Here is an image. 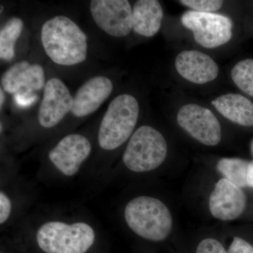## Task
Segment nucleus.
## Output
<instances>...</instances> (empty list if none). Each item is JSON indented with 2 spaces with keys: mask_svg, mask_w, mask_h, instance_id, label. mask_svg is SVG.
Segmentation results:
<instances>
[{
  "mask_svg": "<svg viewBox=\"0 0 253 253\" xmlns=\"http://www.w3.org/2000/svg\"><path fill=\"white\" fill-rule=\"evenodd\" d=\"M41 41L46 55L56 64L73 66L87 54L86 36L71 18L56 16L43 24Z\"/></svg>",
  "mask_w": 253,
  "mask_h": 253,
  "instance_id": "1",
  "label": "nucleus"
},
{
  "mask_svg": "<svg viewBox=\"0 0 253 253\" xmlns=\"http://www.w3.org/2000/svg\"><path fill=\"white\" fill-rule=\"evenodd\" d=\"M125 219L131 231L149 241H162L172 230V214L167 206L150 196L131 200L125 209Z\"/></svg>",
  "mask_w": 253,
  "mask_h": 253,
  "instance_id": "2",
  "label": "nucleus"
},
{
  "mask_svg": "<svg viewBox=\"0 0 253 253\" xmlns=\"http://www.w3.org/2000/svg\"><path fill=\"white\" fill-rule=\"evenodd\" d=\"M139 114L137 100L130 94H123L110 103L98 133L101 149H118L131 135Z\"/></svg>",
  "mask_w": 253,
  "mask_h": 253,
  "instance_id": "3",
  "label": "nucleus"
},
{
  "mask_svg": "<svg viewBox=\"0 0 253 253\" xmlns=\"http://www.w3.org/2000/svg\"><path fill=\"white\" fill-rule=\"evenodd\" d=\"M37 242L46 253H84L94 242L92 228L84 222L49 221L37 232Z\"/></svg>",
  "mask_w": 253,
  "mask_h": 253,
  "instance_id": "4",
  "label": "nucleus"
},
{
  "mask_svg": "<svg viewBox=\"0 0 253 253\" xmlns=\"http://www.w3.org/2000/svg\"><path fill=\"white\" fill-rule=\"evenodd\" d=\"M167 154V142L163 134L152 126H144L131 136L123 161L129 170L146 172L161 166Z\"/></svg>",
  "mask_w": 253,
  "mask_h": 253,
  "instance_id": "5",
  "label": "nucleus"
},
{
  "mask_svg": "<svg viewBox=\"0 0 253 253\" xmlns=\"http://www.w3.org/2000/svg\"><path fill=\"white\" fill-rule=\"evenodd\" d=\"M181 21L192 31L195 41L208 49L223 45L232 38V21L224 15L190 10L182 14Z\"/></svg>",
  "mask_w": 253,
  "mask_h": 253,
  "instance_id": "6",
  "label": "nucleus"
},
{
  "mask_svg": "<svg viewBox=\"0 0 253 253\" xmlns=\"http://www.w3.org/2000/svg\"><path fill=\"white\" fill-rule=\"evenodd\" d=\"M178 124L190 135L206 146L220 142V123L211 110L198 104L184 105L176 116Z\"/></svg>",
  "mask_w": 253,
  "mask_h": 253,
  "instance_id": "7",
  "label": "nucleus"
},
{
  "mask_svg": "<svg viewBox=\"0 0 253 253\" xmlns=\"http://www.w3.org/2000/svg\"><path fill=\"white\" fill-rule=\"evenodd\" d=\"M90 11L94 22L109 36H128L132 28V9L126 0H93Z\"/></svg>",
  "mask_w": 253,
  "mask_h": 253,
  "instance_id": "8",
  "label": "nucleus"
},
{
  "mask_svg": "<svg viewBox=\"0 0 253 253\" xmlns=\"http://www.w3.org/2000/svg\"><path fill=\"white\" fill-rule=\"evenodd\" d=\"M73 97L61 80L53 78L46 82L44 87L38 121L44 128L54 127L72 111Z\"/></svg>",
  "mask_w": 253,
  "mask_h": 253,
  "instance_id": "9",
  "label": "nucleus"
},
{
  "mask_svg": "<svg viewBox=\"0 0 253 253\" xmlns=\"http://www.w3.org/2000/svg\"><path fill=\"white\" fill-rule=\"evenodd\" d=\"M91 151L90 141L85 136L68 134L49 151V158L60 172L71 176L78 172Z\"/></svg>",
  "mask_w": 253,
  "mask_h": 253,
  "instance_id": "10",
  "label": "nucleus"
},
{
  "mask_svg": "<svg viewBox=\"0 0 253 253\" xmlns=\"http://www.w3.org/2000/svg\"><path fill=\"white\" fill-rule=\"evenodd\" d=\"M246 206V196L241 188L222 178L214 186L209 199V208L213 217L230 221L239 217Z\"/></svg>",
  "mask_w": 253,
  "mask_h": 253,
  "instance_id": "11",
  "label": "nucleus"
},
{
  "mask_svg": "<svg viewBox=\"0 0 253 253\" xmlns=\"http://www.w3.org/2000/svg\"><path fill=\"white\" fill-rule=\"evenodd\" d=\"M1 82L3 89L10 94H34L45 86V76L41 65L23 61L10 67L3 74Z\"/></svg>",
  "mask_w": 253,
  "mask_h": 253,
  "instance_id": "12",
  "label": "nucleus"
},
{
  "mask_svg": "<svg viewBox=\"0 0 253 253\" xmlns=\"http://www.w3.org/2000/svg\"><path fill=\"white\" fill-rule=\"evenodd\" d=\"M175 68L186 81L196 84H206L217 78L219 68L208 55L196 51H181L176 56Z\"/></svg>",
  "mask_w": 253,
  "mask_h": 253,
  "instance_id": "13",
  "label": "nucleus"
},
{
  "mask_svg": "<svg viewBox=\"0 0 253 253\" xmlns=\"http://www.w3.org/2000/svg\"><path fill=\"white\" fill-rule=\"evenodd\" d=\"M113 88L112 82L107 77L91 78L75 94L71 113L76 117L83 118L95 112L109 98Z\"/></svg>",
  "mask_w": 253,
  "mask_h": 253,
  "instance_id": "14",
  "label": "nucleus"
},
{
  "mask_svg": "<svg viewBox=\"0 0 253 253\" xmlns=\"http://www.w3.org/2000/svg\"><path fill=\"white\" fill-rule=\"evenodd\" d=\"M163 11L157 0H139L132 9L133 31L140 36L153 37L161 27Z\"/></svg>",
  "mask_w": 253,
  "mask_h": 253,
  "instance_id": "15",
  "label": "nucleus"
},
{
  "mask_svg": "<svg viewBox=\"0 0 253 253\" xmlns=\"http://www.w3.org/2000/svg\"><path fill=\"white\" fill-rule=\"evenodd\" d=\"M212 104L231 122L245 126H253V103L242 95H222L213 100Z\"/></svg>",
  "mask_w": 253,
  "mask_h": 253,
  "instance_id": "16",
  "label": "nucleus"
},
{
  "mask_svg": "<svg viewBox=\"0 0 253 253\" xmlns=\"http://www.w3.org/2000/svg\"><path fill=\"white\" fill-rule=\"evenodd\" d=\"M250 161L237 158H224L217 163V169L225 179L239 187H248Z\"/></svg>",
  "mask_w": 253,
  "mask_h": 253,
  "instance_id": "17",
  "label": "nucleus"
},
{
  "mask_svg": "<svg viewBox=\"0 0 253 253\" xmlns=\"http://www.w3.org/2000/svg\"><path fill=\"white\" fill-rule=\"evenodd\" d=\"M23 22L14 17L7 21L0 31V58L10 61L15 56V44L22 33Z\"/></svg>",
  "mask_w": 253,
  "mask_h": 253,
  "instance_id": "18",
  "label": "nucleus"
},
{
  "mask_svg": "<svg viewBox=\"0 0 253 253\" xmlns=\"http://www.w3.org/2000/svg\"><path fill=\"white\" fill-rule=\"evenodd\" d=\"M231 76L241 91L253 97V59H244L236 63Z\"/></svg>",
  "mask_w": 253,
  "mask_h": 253,
  "instance_id": "19",
  "label": "nucleus"
},
{
  "mask_svg": "<svg viewBox=\"0 0 253 253\" xmlns=\"http://www.w3.org/2000/svg\"><path fill=\"white\" fill-rule=\"evenodd\" d=\"M179 2L193 9L202 13H212L222 6L223 1L219 0H181Z\"/></svg>",
  "mask_w": 253,
  "mask_h": 253,
  "instance_id": "20",
  "label": "nucleus"
},
{
  "mask_svg": "<svg viewBox=\"0 0 253 253\" xmlns=\"http://www.w3.org/2000/svg\"><path fill=\"white\" fill-rule=\"evenodd\" d=\"M196 253H228L222 244L214 239L203 240L198 246Z\"/></svg>",
  "mask_w": 253,
  "mask_h": 253,
  "instance_id": "21",
  "label": "nucleus"
},
{
  "mask_svg": "<svg viewBox=\"0 0 253 253\" xmlns=\"http://www.w3.org/2000/svg\"><path fill=\"white\" fill-rule=\"evenodd\" d=\"M227 253H253V246L241 238L234 237Z\"/></svg>",
  "mask_w": 253,
  "mask_h": 253,
  "instance_id": "22",
  "label": "nucleus"
},
{
  "mask_svg": "<svg viewBox=\"0 0 253 253\" xmlns=\"http://www.w3.org/2000/svg\"><path fill=\"white\" fill-rule=\"evenodd\" d=\"M11 204L9 198L4 193H0V224L7 220L11 213Z\"/></svg>",
  "mask_w": 253,
  "mask_h": 253,
  "instance_id": "23",
  "label": "nucleus"
},
{
  "mask_svg": "<svg viewBox=\"0 0 253 253\" xmlns=\"http://www.w3.org/2000/svg\"><path fill=\"white\" fill-rule=\"evenodd\" d=\"M14 100L16 104L22 107H27L36 102L37 96L35 94H26V93H16L14 94Z\"/></svg>",
  "mask_w": 253,
  "mask_h": 253,
  "instance_id": "24",
  "label": "nucleus"
},
{
  "mask_svg": "<svg viewBox=\"0 0 253 253\" xmlns=\"http://www.w3.org/2000/svg\"><path fill=\"white\" fill-rule=\"evenodd\" d=\"M247 181L248 185L253 189V161L250 163Z\"/></svg>",
  "mask_w": 253,
  "mask_h": 253,
  "instance_id": "25",
  "label": "nucleus"
},
{
  "mask_svg": "<svg viewBox=\"0 0 253 253\" xmlns=\"http://www.w3.org/2000/svg\"><path fill=\"white\" fill-rule=\"evenodd\" d=\"M0 108H2L3 104H4V91H3L2 89H0Z\"/></svg>",
  "mask_w": 253,
  "mask_h": 253,
  "instance_id": "26",
  "label": "nucleus"
},
{
  "mask_svg": "<svg viewBox=\"0 0 253 253\" xmlns=\"http://www.w3.org/2000/svg\"><path fill=\"white\" fill-rule=\"evenodd\" d=\"M3 9H4V8H3L2 6H1V14L2 13Z\"/></svg>",
  "mask_w": 253,
  "mask_h": 253,
  "instance_id": "27",
  "label": "nucleus"
},
{
  "mask_svg": "<svg viewBox=\"0 0 253 253\" xmlns=\"http://www.w3.org/2000/svg\"><path fill=\"white\" fill-rule=\"evenodd\" d=\"M252 151H253V144H252Z\"/></svg>",
  "mask_w": 253,
  "mask_h": 253,
  "instance_id": "28",
  "label": "nucleus"
}]
</instances>
